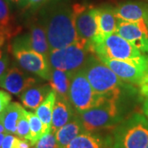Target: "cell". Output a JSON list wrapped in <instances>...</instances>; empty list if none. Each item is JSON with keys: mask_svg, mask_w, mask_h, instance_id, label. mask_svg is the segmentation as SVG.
I'll return each instance as SVG.
<instances>
[{"mask_svg": "<svg viewBox=\"0 0 148 148\" xmlns=\"http://www.w3.org/2000/svg\"><path fill=\"white\" fill-rule=\"evenodd\" d=\"M39 21L45 28L50 50L61 49L79 41L73 7L53 2L40 12Z\"/></svg>", "mask_w": 148, "mask_h": 148, "instance_id": "6da1fadb", "label": "cell"}, {"mask_svg": "<svg viewBox=\"0 0 148 148\" xmlns=\"http://www.w3.org/2000/svg\"><path fill=\"white\" fill-rule=\"evenodd\" d=\"M82 69L96 93L106 98H121L127 82L119 77L95 53L88 57Z\"/></svg>", "mask_w": 148, "mask_h": 148, "instance_id": "7a4b0ae2", "label": "cell"}, {"mask_svg": "<svg viewBox=\"0 0 148 148\" xmlns=\"http://www.w3.org/2000/svg\"><path fill=\"white\" fill-rule=\"evenodd\" d=\"M112 148H145L148 144V119L134 113L114 128Z\"/></svg>", "mask_w": 148, "mask_h": 148, "instance_id": "3957f363", "label": "cell"}, {"mask_svg": "<svg viewBox=\"0 0 148 148\" xmlns=\"http://www.w3.org/2000/svg\"><path fill=\"white\" fill-rule=\"evenodd\" d=\"M119 101L120 98H106L101 105L82 113H77L85 130L98 132L102 129L116 127L125 116L123 106Z\"/></svg>", "mask_w": 148, "mask_h": 148, "instance_id": "277c9868", "label": "cell"}, {"mask_svg": "<svg viewBox=\"0 0 148 148\" xmlns=\"http://www.w3.org/2000/svg\"><path fill=\"white\" fill-rule=\"evenodd\" d=\"M9 50L21 69L28 73L49 81L52 69L48 58L30 48L26 34L12 39Z\"/></svg>", "mask_w": 148, "mask_h": 148, "instance_id": "5b68a950", "label": "cell"}, {"mask_svg": "<svg viewBox=\"0 0 148 148\" xmlns=\"http://www.w3.org/2000/svg\"><path fill=\"white\" fill-rule=\"evenodd\" d=\"M91 53V44L79 40L69 46L50 50L48 60L51 69L63 70L72 75L83 68Z\"/></svg>", "mask_w": 148, "mask_h": 148, "instance_id": "8992f818", "label": "cell"}, {"mask_svg": "<svg viewBox=\"0 0 148 148\" xmlns=\"http://www.w3.org/2000/svg\"><path fill=\"white\" fill-rule=\"evenodd\" d=\"M69 99L76 112L82 113L101 105L106 97L95 92L82 69L72 74Z\"/></svg>", "mask_w": 148, "mask_h": 148, "instance_id": "52a82bcc", "label": "cell"}, {"mask_svg": "<svg viewBox=\"0 0 148 148\" xmlns=\"http://www.w3.org/2000/svg\"><path fill=\"white\" fill-rule=\"evenodd\" d=\"M90 44L92 52L98 58L131 60L143 54L138 48L116 33H113Z\"/></svg>", "mask_w": 148, "mask_h": 148, "instance_id": "ba28073f", "label": "cell"}, {"mask_svg": "<svg viewBox=\"0 0 148 148\" xmlns=\"http://www.w3.org/2000/svg\"><path fill=\"white\" fill-rule=\"evenodd\" d=\"M119 77L127 83L140 85L148 73V54L131 60H119L109 58H99Z\"/></svg>", "mask_w": 148, "mask_h": 148, "instance_id": "9c48e42d", "label": "cell"}, {"mask_svg": "<svg viewBox=\"0 0 148 148\" xmlns=\"http://www.w3.org/2000/svg\"><path fill=\"white\" fill-rule=\"evenodd\" d=\"M74 22L80 40L91 43L96 36V8L76 3L73 6Z\"/></svg>", "mask_w": 148, "mask_h": 148, "instance_id": "30bf717a", "label": "cell"}, {"mask_svg": "<svg viewBox=\"0 0 148 148\" xmlns=\"http://www.w3.org/2000/svg\"><path fill=\"white\" fill-rule=\"evenodd\" d=\"M40 78L36 76H30L23 69L12 66L0 77V87L11 94L18 95L28 87L40 83Z\"/></svg>", "mask_w": 148, "mask_h": 148, "instance_id": "8fae6325", "label": "cell"}, {"mask_svg": "<svg viewBox=\"0 0 148 148\" xmlns=\"http://www.w3.org/2000/svg\"><path fill=\"white\" fill-rule=\"evenodd\" d=\"M116 34L127 40L143 53L148 54V33L140 27L139 22H127L118 20Z\"/></svg>", "mask_w": 148, "mask_h": 148, "instance_id": "7c38bea8", "label": "cell"}, {"mask_svg": "<svg viewBox=\"0 0 148 148\" xmlns=\"http://www.w3.org/2000/svg\"><path fill=\"white\" fill-rule=\"evenodd\" d=\"M119 21L137 23L145 21L148 25V4L141 1H126L114 8Z\"/></svg>", "mask_w": 148, "mask_h": 148, "instance_id": "4fadbf2b", "label": "cell"}, {"mask_svg": "<svg viewBox=\"0 0 148 148\" xmlns=\"http://www.w3.org/2000/svg\"><path fill=\"white\" fill-rule=\"evenodd\" d=\"M95 19L97 32L92 42L97 40H101L113 33H115L118 19L115 16L114 8L109 6H104L96 8Z\"/></svg>", "mask_w": 148, "mask_h": 148, "instance_id": "5bb4252c", "label": "cell"}, {"mask_svg": "<svg viewBox=\"0 0 148 148\" xmlns=\"http://www.w3.org/2000/svg\"><path fill=\"white\" fill-rule=\"evenodd\" d=\"M21 32V27L16 25L11 13L9 3L0 0V46L6 40L14 39Z\"/></svg>", "mask_w": 148, "mask_h": 148, "instance_id": "9a60e30c", "label": "cell"}, {"mask_svg": "<svg viewBox=\"0 0 148 148\" xmlns=\"http://www.w3.org/2000/svg\"><path fill=\"white\" fill-rule=\"evenodd\" d=\"M112 147L110 136L104 137L97 132H86L79 134L65 148H110Z\"/></svg>", "mask_w": 148, "mask_h": 148, "instance_id": "2e32d148", "label": "cell"}, {"mask_svg": "<svg viewBox=\"0 0 148 148\" xmlns=\"http://www.w3.org/2000/svg\"><path fill=\"white\" fill-rule=\"evenodd\" d=\"M30 31L26 33L28 45L31 49L48 58L50 51L45 28L40 21L33 22L30 26Z\"/></svg>", "mask_w": 148, "mask_h": 148, "instance_id": "e0dca14e", "label": "cell"}, {"mask_svg": "<svg viewBox=\"0 0 148 148\" xmlns=\"http://www.w3.org/2000/svg\"><path fill=\"white\" fill-rule=\"evenodd\" d=\"M76 114L77 112L71 105L70 101L57 96L52 114L51 132L55 133L60 127L69 123Z\"/></svg>", "mask_w": 148, "mask_h": 148, "instance_id": "ac0fdd59", "label": "cell"}, {"mask_svg": "<svg viewBox=\"0 0 148 148\" xmlns=\"http://www.w3.org/2000/svg\"><path fill=\"white\" fill-rule=\"evenodd\" d=\"M52 90L53 89L49 83H37L28 87L21 93V101L25 107L36 110Z\"/></svg>", "mask_w": 148, "mask_h": 148, "instance_id": "d6986e66", "label": "cell"}, {"mask_svg": "<svg viewBox=\"0 0 148 148\" xmlns=\"http://www.w3.org/2000/svg\"><path fill=\"white\" fill-rule=\"evenodd\" d=\"M84 132L86 130L78 114L77 113L69 123L55 132L58 148H65L74 138Z\"/></svg>", "mask_w": 148, "mask_h": 148, "instance_id": "ffe728a7", "label": "cell"}, {"mask_svg": "<svg viewBox=\"0 0 148 148\" xmlns=\"http://www.w3.org/2000/svg\"><path fill=\"white\" fill-rule=\"evenodd\" d=\"M71 77L72 75L68 72L59 69H52L49 84L52 89L55 90L57 96L66 101H69V95Z\"/></svg>", "mask_w": 148, "mask_h": 148, "instance_id": "44dd1931", "label": "cell"}, {"mask_svg": "<svg viewBox=\"0 0 148 148\" xmlns=\"http://www.w3.org/2000/svg\"><path fill=\"white\" fill-rule=\"evenodd\" d=\"M24 108L17 102H12L0 113V123L7 133L16 134L17 122Z\"/></svg>", "mask_w": 148, "mask_h": 148, "instance_id": "7402d4cb", "label": "cell"}, {"mask_svg": "<svg viewBox=\"0 0 148 148\" xmlns=\"http://www.w3.org/2000/svg\"><path fill=\"white\" fill-rule=\"evenodd\" d=\"M57 99V94L55 90H52L45 101L38 106L36 110V114L40 119L41 120L44 126L45 134L51 132V125H52V114L55 101Z\"/></svg>", "mask_w": 148, "mask_h": 148, "instance_id": "603a6c76", "label": "cell"}, {"mask_svg": "<svg viewBox=\"0 0 148 148\" xmlns=\"http://www.w3.org/2000/svg\"><path fill=\"white\" fill-rule=\"evenodd\" d=\"M27 117L30 124V138L29 141L32 145V147L36 146L37 142L45 135L44 132V126L40 118L37 116L36 114L27 111Z\"/></svg>", "mask_w": 148, "mask_h": 148, "instance_id": "cb8c5ba5", "label": "cell"}, {"mask_svg": "<svg viewBox=\"0 0 148 148\" xmlns=\"http://www.w3.org/2000/svg\"><path fill=\"white\" fill-rule=\"evenodd\" d=\"M27 112V111L24 109L18 119L16 135L18 138L28 140L30 138V124H29Z\"/></svg>", "mask_w": 148, "mask_h": 148, "instance_id": "d4e9b609", "label": "cell"}, {"mask_svg": "<svg viewBox=\"0 0 148 148\" xmlns=\"http://www.w3.org/2000/svg\"><path fill=\"white\" fill-rule=\"evenodd\" d=\"M35 148H58L55 133L50 132L45 134L37 142Z\"/></svg>", "mask_w": 148, "mask_h": 148, "instance_id": "484cf974", "label": "cell"}, {"mask_svg": "<svg viewBox=\"0 0 148 148\" xmlns=\"http://www.w3.org/2000/svg\"><path fill=\"white\" fill-rule=\"evenodd\" d=\"M10 64V58L8 53L0 49V77H2L8 70Z\"/></svg>", "mask_w": 148, "mask_h": 148, "instance_id": "4316f807", "label": "cell"}, {"mask_svg": "<svg viewBox=\"0 0 148 148\" xmlns=\"http://www.w3.org/2000/svg\"><path fill=\"white\" fill-rule=\"evenodd\" d=\"M12 101L11 95L3 90H0V113L8 106Z\"/></svg>", "mask_w": 148, "mask_h": 148, "instance_id": "83f0119b", "label": "cell"}, {"mask_svg": "<svg viewBox=\"0 0 148 148\" xmlns=\"http://www.w3.org/2000/svg\"><path fill=\"white\" fill-rule=\"evenodd\" d=\"M47 0H21L19 4L23 8H37L44 4Z\"/></svg>", "mask_w": 148, "mask_h": 148, "instance_id": "f1b7e54d", "label": "cell"}, {"mask_svg": "<svg viewBox=\"0 0 148 148\" xmlns=\"http://www.w3.org/2000/svg\"><path fill=\"white\" fill-rule=\"evenodd\" d=\"M15 138L16 137H14L11 133H7L2 144V148H13Z\"/></svg>", "mask_w": 148, "mask_h": 148, "instance_id": "f546056e", "label": "cell"}, {"mask_svg": "<svg viewBox=\"0 0 148 148\" xmlns=\"http://www.w3.org/2000/svg\"><path fill=\"white\" fill-rule=\"evenodd\" d=\"M140 91L143 95L148 97V77H144L140 83Z\"/></svg>", "mask_w": 148, "mask_h": 148, "instance_id": "4dcf8cb0", "label": "cell"}, {"mask_svg": "<svg viewBox=\"0 0 148 148\" xmlns=\"http://www.w3.org/2000/svg\"><path fill=\"white\" fill-rule=\"evenodd\" d=\"M143 110L144 114L146 115V117L148 119V98L144 101L143 103Z\"/></svg>", "mask_w": 148, "mask_h": 148, "instance_id": "1f68e13d", "label": "cell"}, {"mask_svg": "<svg viewBox=\"0 0 148 148\" xmlns=\"http://www.w3.org/2000/svg\"><path fill=\"white\" fill-rule=\"evenodd\" d=\"M7 134L6 132H2L0 133V148H2V144H3V139H4V137Z\"/></svg>", "mask_w": 148, "mask_h": 148, "instance_id": "d6a6232c", "label": "cell"}, {"mask_svg": "<svg viewBox=\"0 0 148 148\" xmlns=\"http://www.w3.org/2000/svg\"><path fill=\"white\" fill-rule=\"evenodd\" d=\"M2 132H6V133H7L5 128L3 127V125L0 123V133H2Z\"/></svg>", "mask_w": 148, "mask_h": 148, "instance_id": "836d02e7", "label": "cell"}, {"mask_svg": "<svg viewBox=\"0 0 148 148\" xmlns=\"http://www.w3.org/2000/svg\"><path fill=\"white\" fill-rule=\"evenodd\" d=\"M7 1L11 3H19L21 0H7Z\"/></svg>", "mask_w": 148, "mask_h": 148, "instance_id": "e575fe53", "label": "cell"}, {"mask_svg": "<svg viewBox=\"0 0 148 148\" xmlns=\"http://www.w3.org/2000/svg\"><path fill=\"white\" fill-rule=\"evenodd\" d=\"M145 148H148V144H147V147H146Z\"/></svg>", "mask_w": 148, "mask_h": 148, "instance_id": "d590c367", "label": "cell"}, {"mask_svg": "<svg viewBox=\"0 0 148 148\" xmlns=\"http://www.w3.org/2000/svg\"><path fill=\"white\" fill-rule=\"evenodd\" d=\"M110 148H112V147H110Z\"/></svg>", "mask_w": 148, "mask_h": 148, "instance_id": "8d00e7d4", "label": "cell"}, {"mask_svg": "<svg viewBox=\"0 0 148 148\" xmlns=\"http://www.w3.org/2000/svg\"><path fill=\"white\" fill-rule=\"evenodd\" d=\"M33 148H35V147H33Z\"/></svg>", "mask_w": 148, "mask_h": 148, "instance_id": "74e56055", "label": "cell"}, {"mask_svg": "<svg viewBox=\"0 0 148 148\" xmlns=\"http://www.w3.org/2000/svg\"><path fill=\"white\" fill-rule=\"evenodd\" d=\"M0 47H1V46H0Z\"/></svg>", "mask_w": 148, "mask_h": 148, "instance_id": "f35d334b", "label": "cell"}]
</instances>
